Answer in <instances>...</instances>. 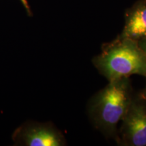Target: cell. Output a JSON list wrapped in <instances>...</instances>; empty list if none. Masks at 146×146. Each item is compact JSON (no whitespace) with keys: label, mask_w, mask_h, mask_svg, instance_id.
<instances>
[{"label":"cell","mask_w":146,"mask_h":146,"mask_svg":"<svg viewBox=\"0 0 146 146\" xmlns=\"http://www.w3.org/2000/svg\"><path fill=\"white\" fill-rule=\"evenodd\" d=\"M15 145L64 146L66 145L64 136L51 123L27 122L12 135Z\"/></svg>","instance_id":"cell-4"},{"label":"cell","mask_w":146,"mask_h":146,"mask_svg":"<svg viewBox=\"0 0 146 146\" xmlns=\"http://www.w3.org/2000/svg\"><path fill=\"white\" fill-rule=\"evenodd\" d=\"M138 96L140 98H141V99H143V100L146 101V86L145 88H144L143 90L138 95Z\"/></svg>","instance_id":"cell-8"},{"label":"cell","mask_w":146,"mask_h":146,"mask_svg":"<svg viewBox=\"0 0 146 146\" xmlns=\"http://www.w3.org/2000/svg\"><path fill=\"white\" fill-rule=\"evenodd\" d=\"M125 22L120 36L135 41L146 37V0H138L125 12Z\"/></svg>","instance_id":"cell-5"},{"label":"cell","mask_w":146,"mask_h":146,"mask_svg":"<svg viewBox=\"0 0 146 146\" xmlns=\"http://www.w3.org/2000/svg\"><path fill=\"white\" fill-rule=\"evenodd\" d=\"M116 141L123 146H146V101L138 95L133 97Z\"/></svg>","instance_id":"cell-3"},{"label":"cell","mask_w":146,"mask_h":146,"mask_svg":"<svg viewBox=\"0 0 146 146\" xmlns=\"http://www.w3.org/2000/svg\"><path fill=\"white\" fill-rule=\"evenodd\" d=\"M21 1V3H23L24 8H25L26 10L27 14L29 16H33V13H32V11L31 10V7L30 5L29 4V2L27 0H20Z\"/></svg>","instance_id":"cell-6"},{"label":"cell","mask_w":146,"mask_h":146,"mask_svg":"<svg viewBox=\"0 0 146 146\" xmlns=\"http://www.w3.org/2000/svg\"><path fill=\"white\" fill-rule=\"evenodd\" d=\"M93 64L108 81L138 74L146 78V56L137 41L118 36L104 45Z\"/></svg>","instance_id":"cell-2"},{"label":"cell","mask_w":146,"mask_h":146,"mask_svg":"<svg viewBox=\"0 0 146 146\" xmlns=\"http://www.w3.org/2000/svg\"><path fill=\"white\" fill-rule=\"evenodd\" d=\"M129 78L108 81L89 103L88 114L93 125L106 137L116 141L118 125L127 113L133 97Z\"/></svg>","instance_id":"cell-1"},{"label":"cell","mask_w":146,"mask_h":146,"mask_svg":"<svg viewBox=\"0 0 146 146\" xmlns=\"http://www.w3.org/2000/svg\"><path fill=\"white\" fill-rule=\"evenodd\" d=\"M137 43L139 46L140 47V48L141 49V50L143 51L146 56V37L139 40V41H137Z\"/></svg>","instance_id":"cell-7"}]
</instances>
